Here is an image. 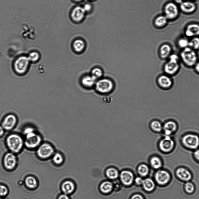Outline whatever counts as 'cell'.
Wrapping results in <instances>:
<instances>
[{
	"label": "cell",
	"instance_id": "obj_1",
	"mask_svg": "<svg viewBox=\"0 0 199 199\" xmlns=\"http://www.w3.org/2000/svg\"><path fill=\"white\" fill-rule=\"evenodd\" d=\"M5 143L9 151L15 154L21 152L25 147L24 138L16 133L9 134L5 138Z\"/></svg>",
	"mask_w": 199,
	"mask_h": 199
},
{
	"label": "cell",
	"instance_id": "obj_2",
	"mask_svg": "<svg viewBox=\"0 0 199 199\" xmlns=\"http://www.w3.org/2000/svg\"><path fill=\"white\" fill-rule=\"evenodd\" d=\"M24 135L25 147L28 149H36L42 143L41 136L35 130Z\"/></svg>",
	"mask_w": 199,
	"mask_h": 199
},
{
	"label": "cell",
	"instance_id": "obj_3",
	"mask_svg": "<svg viewBox=\"0 0 199 199\" xmlns=\"http://www.w3.org/2000/svg\"><path fill=\"white\" fill-rule=\"evenodd\" d=\"M36 149L37 156L42 159L48 158L53 156L55 153L53 146L47 142H42Z\"/></svg>",
	"mask_w": 199,
	"mask_h": 199
},
{
	"label": "cell",
	"instance_id": "obj_4",
	"mask_svg": "<svg viewBox=\"0 0 199 199\" xmlns=\"http://www.w3.org/2000/svg\"><path fill=\"white\" fill-rule=\"evenodd\" d=\"M181 57L183 62L186 65L192 67L195 64L197 60L196 53L190 47L184 48L181 53Z\"/></svg>",
	"mask_w": 199,
	"mask_h": 199
},
{
	"label": "cell",
	"instance_id": "obj_5",
	"mask_svg": "<svg viewBox=\"0 0 199 199\" xmlns=\"http://www.w3.org/2000/svg\"><path fill=\"white\" fill-rule=\"evenodd\" d=\"M17 122L18 118L16 116L13 114H9L4 118L1 125L5 131H9L15 128Z\"/></svg>",
	"mask_w": 199,
	"mask_h": 199
},
{
	"label": "cell",
	"instance_id": "obj_6",
	"mask_svg": "<svg viewBox=\"0 0 199 199\" xmlns=\"http://www.w3.org/2000/svg\"><path fill=\"white\" fill-rule=\"evenodd\" d=\"M178 61V57L175 55H172L169 60L165 65L164 69L165 73L169 75L175 74L179 67Z\"/></svg>",
	"mask_w": 199,
	"mask_h": 199
},
{
	"label": "cell",
	"instance_id": "obj_7",
	"mask_svg": "<svg viewBox=\"0 0 199 199\" xmlns=\"http://www.w3.org/2000/svg\"><path fill=\"white\" fill-rule=\"evenodd\" d=\"M114 87L112 81L109 79L104 78L98 81L96 84V89L99 92L107 93L110 92Z\"/></svg>",
	"mask_w": 199,
	"mask_h": 199
},
{
	"label": "cell",
	"instance_id": "obj_8",
	"mask_svg": "<svg viewBox=\"0 0 199 199\" xmlns=\"http://www.w3.org/2000/svg\"><path fill=\"white\" fill-rule=\"evenodd\" d=\"M182 142L184 145L187 147L195 149L199 146V138L196 135L188 134L183 137Z\"/></svg>",
	"mask_w": 199,
	"mask_h": 199
},
{
	"label": "cell",
	"instance_id": "obj_9",
	"mask_svg": "<svg viewBox=\"0 0 199 199\" xmlns=\"http://www.w3.org/2000/svg\"><path fill=\"white\" fill-rule=\"evenodd\" d=\"M16 154L11 152L6 153L4 155L3 162L5 168L9 170L13 169L16 166L17 159Z\"/></svg>",
	"mask_w": 199,
	"mask_h": 199
},
{
	"label": "cell",
	"instance_id": "obj_10",
	"mask_svg": "<svg viewBox=\"0 0 199 199\" xmlns=\"http://www.w3.org/2000/svg\"><path fill=\"white\" fill-rule=\"evenodd\" d=\"M155 178L158 184L165 185L168 184L170 181L171 175L167 171L164 170H160L156 173Z\"/></svg>",
	"mask_w": 199,
	"mask_h": 199
},
{
	"label": "cell",
	"instance_id": "obj_11",
	"mask_svg": "<svg viewBox=\"0 0 199 199\" xmlns=\"http://www.w3.org/2000/svg\"><path fill=\"white\" fill-rule=\"evenodd\" d=\"M28 65V58L25 57H22L17 59L15 62L14 67L18 73H22L26 71Z\"/></svg>",
	"mask_w": 199,
	"mask_h": 199
},
{
	"label": "cell",
	"instance_id": "obj_12",
	"mask_svg": "<svg viewBox=\"0 0 199 199\" xmlns=\"http://www.w3.org/2000/svg\"><path fill=\"white\" fill-rule=\"evenodd\" d=\"M174 143L173 141L168 136H167L160 142V149L164 152L170 151L173 148Z\"/></svg>",
	"mask_w": 199,
	"mask_h": 199
},
{
	"label": "cell",
	"instance_id": "obj_13",
	"mask_svg": "<svg viewBox=\"0 0 199 199\" xmlns=\"http://www.w3.org/2000/svg\"><path fill=\"white\" fill-rule=\"evenodd\" d=\"M175 174L178 179L186 182L189 181L192 177L190 171L187 169L182 167H178L176 169Z\"/></svg>",
	"mask_w": 199,
	"mask_h": 199
},
{
	"label": "cell",
	"instance_id": "obj_14",
	"mask_svg": "<svg viewBox=\"0 0 199 199\" xmlns=\"http://www.w3.org/2000/svg\"><path fill=\"white\" fill-rule=\"evenodd\" d=\"M165 11L166 17L170 19L175 18L178 13L177 6L172 3H169L166 6Z\"/></svg>",
	"mask_w": 199,
	"mask_h": 199
},
{
	"label": "cell",
	"instance_id": "obj_15",
	"mask_svg": "<svg viewBox=\"0 0 199 199\" xmlns=\"http://www.w3.org/2000/svg\"><path fill=\"white\" fill-rule=\"evenodd\" d=\"M85 11L83 8L80 6L75 7L71 13L72 18L76 21L81 20L84 17Z\"/></svg>",
	"mask_w": 199,
	"mask_h": 199
},
{
	"label": "cell",
	"instance_id": "obj_16",
	"mask_svg": "<svg viewBox=\"0 0 199 199\" xmlns=\"http://www.w3.org/2000/svg\"><path fill=\"white\" fill-rule=\"evenodd\" d=\"M132 174L128 171L122 172L120 174V178L123 183L126 185H130L132 184L133 179Z\"/></svg>",
	"mask_w": 199,
	"mask_h": 199
},
{
	"label": "cell",
	"instance_id": "obj_17",
	"mask_svg": "<svg viewBox=\"0 0 199 199\" xmlns=\"http://www.w3.org/2000/svg\"><path fill=\"white\" fill-rule=\"evenodd\" d=\"M177 125L172 121H169L166 123L163 127V129L165 134L167 136L170 135L176 130Z\"/></svg>",
	"mask_w": 199,
	"mask_h": 199
},
{
	"label": "cell",
	"instance_id": "obj_18",
	"mask_svg": "<svg viewBox=\"0 0 199 199\" xmlns=\"http://www.w3.org/2000/svg\"><path fill=\"white\" fill-rule=\"evenodd\" d=\"M159 85L163 88H168L170 87L172 84L171 79L166 75H162L160 76L158 80Z\"/></svg>",
	"mask_w": 199,
	"mask_h": 199
},
{
	"label": "cell",
	"instance_id": "obj_19",
	"mask_svg": "<svg viewBox=\"0 0 199 199\" xmlns=\"http://www.w3.org/2000/svg\"><path fill=\"white\" fill-rule=\"evenodd\" d=\"M75 188L74 183L69 180L64 181L62 185V189L63 192L67 195L72 193L74 191Z\"/></svg>",
	"mask_w": 199,
	"mask_h": 199
},
{
	"label": "cell",
	"instance_id": "obj_20",
	"mask_svg": "<svg viewBox=\"0 0 199 199\" xmlns=\"http://www.w3.org/2000/svg\"><path fill=\"white\" fill-rule=\"evenodd\" d=\"M185 33L186 36L190 37L199 35V25L196 24L189 25Z\"/></svg>",
	"mask_w": 199,
	"mask_h": 199
},
{
	"label": "cell",
	"instance_id": "obj_21",
	"mask_svg": "<svg viewBox=\"0 0 199 199\" xmlns=\"http://www.w3.org/2000/svg\"><path fill=\"white\" fill-rule=\"evenodd\" d=\"M96 79L91 76H86L82 78L81 82L84 86L88 88L91 87L94 84Z\"/></svg>",
	"mask_w": 199,
	"mask_h": 199
},
{
	"label": "cell",
	"instance_id": "obj_22",
	"mask_svg": "<svg viewBox=\"0 0 199 199\" xmlns=\"http://www.w3.org/2000/svg\"><path fill=\"white\" fill-rule=\"evenodd\" d=\"M25 183L26 186L31 189L36 188L37 186V182L36 179L32 176H28L25 179Z\"/></svg>",
	"mask_w": 199,
	"mask_h": 199
},
{
	"label": "cell",
	"instance_id": "obj_23",
	"mask_svg": "<svg viewBox=\"0 0 199 199\" xmlns=\"http://www.w3.org/2000/svg\"><path fill=\"white\" fill-rule=\"evenodd\" d=\"M180 8L184 12L190 13L195 10V6L193 3L190 2H185L181 4Z\"/></svg>",
	"mask_w": 199,
	"mask_h": 199
},
{
	"label": "cell",
	"instance_id": "obj_24",
	"mask_svg": "<svg viewBox=\"0 0 199 199\" xmlns=\"http://www.w3.org/2000/svg\"><path fill=\"white\" fill-rule=\"evenodd\" d=\"M171 49L168 45L165 44L162 45L160 50V55L161 57L165 59L170 54Z\"/></svg>",
	"mask_w": 199,
	"mask_h": 199
},
{
	"label": "cell",
	"instance_id": "obj_25",
	"mask_svg": "<svg viewBox=\"0 0 199 199\" xmlns=\"http://www.w3.org/2000/svg\"><path fill=\"white\" fill-rule=\"evenodd\" d=\"M142 184L144 189L147 191H152L155 188V184L153 181L149 178L143 180Z\"/></svg>",
	"mask_w": 199,
	"mask_h": 199
},
{
	"label": "cell",
	"instance_id": "obj_26",
	"mask_svg": "<svg viewBox=\"0 0 199 199\" xmlns=\"http://www.w3.org/2000/svg\"><path fill=\"white\" fill-rule=\"evenodd\" d=\"M73 46L76 52H81L84 49L85 44L82 40L77 39L73 43Z\"/></svg>",
	"mask_w": 199,
	"mask_h": 199
},
{
	"label": "cell",
	"instance_id": "obj_27",
	"mask_svg": "<svg viewBox=\"0 0 199 199\" xmlns=\"http://www.w3.org/2000/svg\"><path fill=\"white\" fill-rule=\"evenodd\" d=\"M112 183L109 181L103 182L100 186V190L104 193H107L110 192L112 190Z\"/></svg>",
	"mask_w": 199,
	"mask_h": 199
},
{
	"label": "cell",
	"instance_id": "obj_28",
	"mask_svg": "<svg viewBox=\"0 0 199 199\" xmlns=\"http://www.w3.org/2000/svg\"><path fill=\"white\" fill-rule=\"evenodd\" d=\"M150 163L152 166L155 169L160 168L162 166V162L160 159L157 156H153L150 160Z\"/></svg>",
	"mask_w": 199,
	"mask_h": 199
},
{
	"label": "cell",
	"instance_id": "obj_29",
	"mask_svg": "<svg viewBox=\"0 0 199 199\" xmlns=\"http://www.w3.org/2000/svg\"><path fill=\"white\" fill-rule=\"evenodd\" d=\"M150 127L154 131L159 132L162 129V126L161 123L158 121H154L150 124Z\"/></svg>",
	"mask_w": 199,
	"mask_h": 199
},
{
	"label": "cell",
	"instance_id": "obj_30",
	"mask_svg": "<svg viewBox=\"0 0 199 199\" xmlns=\"http://www.w3.org/2000/svg\"><path fill=\"white\" fill-rule=\"evenodd\" d=\"M167 18L165 16H160L157 18L155 21V24L157 27H161L165 25Z\"/></svg>",
	"mask_w": 199,
	"mask_h": 199
},
{
	"label": "cell",
	"instance_id": "obj_31",
	"mask_svg": "<svg viewBox=\"0 0 199 199\" xmlns=\"http://www.w3.org/2000/svg\"><path fill=\"white\" fill-rule=\"evenodd\" d=\"M63 160L62 155L59 152L55 153L53 156V160L56 164L59 165L61 164Z\"/></svg>",
	"mask_w": 199,
	"mask_h": 199
},
{
	"label": "cell",
	"instance_id": "obj_32",
	"mask_svg": "<svg viewBox=\"0 0 199 199\" xmlns=\"http://www.w3.org/2000/svg\"><path fill=\"white\" fill-rule=\"evenodd\" d=\"M107 176L110 179H114L117 177L118 173L117 171L113 168H110L107 169L106 172Z\"/></svg>",
	"mask_w": 199,
	"mask_h": 199
},
{
	"label": "cell",
	"instance_id": "obj_33",
	"mask_svg": "<svg viewBox=\"0 0 199 199\" xmlns=\"http://www.w3.org/2000/svg\"><path fill=\"white\" fill-rule=\"evenodd\" d=\"M194 184L189 181L186 182L184 185V189L186 192L188 194L193 193L195 190Z\"/></svg>",
	"mask_w": 199,
	"mask_h": 199
},
{
	"label": "cell",
	"instance_id": "obj_34",
	"mask_svg": "<svg viewBox=\"0 0 199 199\" xmlns=\"http://www.w3.org/2000/svg\"><path fill=\"white\" fill-rule=\"evenodd\" d=\"M188 46L192 49H197L199 48V38L195 37L189 42Z\"/></svg>",
	"mask_w": 199,
	"mask_h": 199
},
{
	"label": "cell",
	"instance_id": "obj_35",
	"mask_svg": "<svg viewBox=\"0 0 199 199\" xmlns=\"http://www.w3.org/2000/svg\"><path fill=\"white\" fill-rule=\"evenodd\" d=\"M138 171L141 175L144 176L147 174L148 172L149 169L146 165L144 164H142L138 167Z\"/></svg>",
	"mask_w": 199,
	"mask_h": 199
},
{
	"label": "cell",
	"instance_id": "obj_36",
	"mask_svg": "<svg viewBox=\"0 0 199 199\" xmlns=\"http://www.w3.org/2000/svg\"><path fill=\"white\" fill-rule=\"evenodd\" d=\"M102 75V70L100 68H96L94 69L91 72V76L96 79L100 78Z\"/></svg>",
	"mask_w": 199,
	"mask_h": 199
},
{
	"label": "cell",
	"instance_id": "obj_37",
	"mask_svg": "<svg viewBox=\"0 0 199 199\" xmlns=\"http://www.w3.org/2000/svg\"><path fill=\"white\" fill-rule=\"evenodd\" d=\"M8 193L7 188L5 186L0 184V197H4Z\"/></svg>",
	"mask_w": 199,
	"mask_h": 199
},
{
	"label": "cell",
	"instance_id": "obj_38",
	"mask_svg": "<svg viewBox=\"0 0 199 199\" xmlns=\"http://www.w3.org/2000/svg\"><path fill=\"white\" fill-rule=\"evenodd\" d=\"M178 44L179 46L182 48H185L188 46L189 42L185 39H182L178 41Z\"/></svg>",
	"mask_w": 199,
	"mask_h": 199
},
{
	"label": "cell",
	"instance_id": "obj_39",
	"mask_svg": "<svg viewBox=\"0 0 199 199\" xmlns=\"http://www.w3.org/2000/svg\"><path fill=\"white\" fill-rule=\"evenodd\" d=\"M39 57V53L36 52H33L30 54L29 58L31 61L35 62L38 60Z\"/></svg>",
	"mask_w": 199,
	"mask_h": 199
},
{
	"label": "cell",
	"instance_id": "obj_40",
	"mask_svg": "<svg viewBox=\"0 0 199 199\" xmlns=\"http://www.w3.org/2000/svg\"><path fill=\"white\" fill-rule=\"evenodd\" d=\"M45 70L44 66L42 64H40L37 67L36 71L38 73L41 74L44 73Z\"/></svg>",
	"mask_w": 199,
	"mask_h": 199
},
{
	"label": "cell",
	"instance_id": "obj_41",
	"mask_svg": "<svg viewBox=\"0 0 199 199\" xmlns=\"http://www.w3.org/2000/svg\"><path fill=\"white\" fill-rule=\"evenodd\" d=\"M35 130L34 128L31 127H27L24 129L23 133L25 135L27 133L30 132Z\"/></svg>",
	"mask_w": 199,
	"mask_h": 199
},
{
	"label": "cell",
	"instance_id": "obj_42",
	"mask_svg": "<svg viewBox=\"0 0 199 199\" xmlns=\"http://www.w3.org/2000/svg\"><path fill=\"white\" fill-rule=\"evenodd\" d=\"M103 101L105 103L109 104L111 101V98L110 97H105L103 98Z\"/></svg>",
	"mask_w": 199,
	"mask_h": 199
},
{
	"label": "cell",
	"instance_id": "obj_43",
	"mask_svg": "<svg viewBox=\"0 0 199 199\" xmlns=\"http://www.w3.org/2000/svg\"><path fill=\"white\" fill-rule=\"evenodd\" d=\"M194 156L195 159L199 161V149L196 150L195 151Z\"/></svg>",
	"mask_w": 199,
	"mask_h": 199
},
{
	"label": "cell",
	"instance_id": "obj_44",
	"mask_svg": "<svg viewBox=\"0 0 199 199\" xmlns=\"http://www.w3.org/2000/svg\"><path fill=\"white\" fill-rule=\"evenodd\" d=\"M143 181L142 179L139 177L136 178L135 179L136 183L138 185L142 184Z\"/></svg>",
	"mask_w": 199,
	"mask_h": 199
},
{
	"label": "cell",
	"instance_id": "obj_45",
	"mask_svg": "<svg viewBox=\"0 0 199 199\" xmlns=\"http://www.w3.org/2000/svg\"><path fill=\"white\" fill-rule=\"evenodd\" d=\"M131 199H143L142 196L139 194H136L133 195Z\"/></svg>",
	"mask_w": 199,
	"mask_h": 199
},
{
	"label": "cell",
	"instance_id": "obj_46",
	"mask_svg": "<svg viewBox=\"0 0 199 199\" xmlns=\"http://www.w3.org/2000/svg\"><path fill=\"white\" fill-rule=\"evenodd\" d=\"M5 131L1 125H0V137H2L5 133Z\"/></svg>",
	"mask_w": 199,
	"mask_h": 199
},
{
	"label": "cell",
	"instance_id": "obj_47",
	"mask_svg": "<svg viewBox=\"0 0 199 199\" xmlns=\"http://www.w3.org/2000/svg\"><path fill=\"white\" fill-rule=\"evenodd\" d=\"M58 199H69V197L65 194L60 195Z\"/></svg>",
	"mask_w": 199,
	"mask_h": 199
},
{
	"label": "cell",
	"instance_id": "obj_48",
	"mask_svg": "<svg viewBox=\"0 0 199 199\" xmlns=\"http://www.w3.org/2000/svg\"><path fill=\"white\" fill-rule=\"evenodd\" d=\"M85 11L89 10L91 8L90 6L88 4H85L83 8Z\"/></svg>",
	"mask_w": 199,
	"mask_h": 199
},
{
	"label": "cell",
	"instance_id": "obj_49",
	"mask_svg": "<svg viewBox=\"0 0 199 199\" xmlns=\"http://www.w3.org/2000/svg\"><path fill=\"white\" fill-rule=\"evenodd\" d=\"M195 69L197 72L199 73V62L196 63Z\"/></svg>",
	"mask_w": 199,
	"mask_h": 199
},
{
	"label": "cell",
	"instance_id": "obj_50",
	"mask_svg": "<svg viewBox=\"0 0 199 199\" xmlns=\"http://www.w3.org/2000/svg\"><path fill=\"white\" fill-rule=\"evenodd\" d=\"M4 53L3 52L0 50V59H1L4 57Z\"/></svg>",
	"mask_w": 199,
	"mask_h": 199
},
{
	"label": "cell",
	"instance_id": "obj_51",
	"mask_svg": "<svg viewBox=\"0 0 199 199\" xmlns=\"http://www.w3.org/2000/svg\"><path fill=\"white\" fill-rule=\"evenodd\" d=\"M177 3H181L182 2V0H174Z\"/></svg>",
	"mask_w": 199,
	"mask_h": 199
},
{
	"label": "cell",
	"instance_id": "obj_52",
	"mask_svg": "<svg viewBox=\"0 0 199 199\" xmlns=\"http://www.w3.org/2000/svg\"><path fill=\"white\" fill-rule=\"evenodd\" d=\"M74 0L75 1H80L81 0Z\"/></svg>",
	"mask_w": 199,
	"mask_h": 199
},
{
	"label": "cell",
	"instance_id": "obj_53",
	"mask_svg": "<svg viewBox=\"0 0 199 199\" xmlns=\"http://www.w3.org/2000/svg\"><path fill=\"white\" fill-rule=\"evenodd\" d=\"M0 199H3V198H2L0 197Z\"/></svg>",
	"mask_w": 199,
	"mask_h": 199
}]
</instances>
